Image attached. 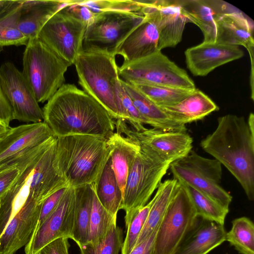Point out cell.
Here are the masks:
<instances>
[{
	"label": "cell",
	"mask_w": 254,
	"mask_h": 254,
	"mask_svg": "<svg viewBox=\"0 0 254 254\" xmlns=\"http://www.w3.org/2000/svg\"><path fill=\"white\" fill-rule=\"evenodd\" d=\"M216 43L243 46L254 61L253 24L242 12L235 8L221 14L216 20Z\"/></svg>",
	"instance_id": "21"
},
{
	"label": "cell",
	"mask_w": 254,
	"mask_h": 254,
	"mask_svg": "<svg viewBox=\"0 0 254 254\" xmlns=\"http://www.w3.org/2000/svg\"><path fill=\"white\" fill-rule=\"evenodd\" d=\"M0 87L12 111V120L37 123L44 122L43 110L20 71L10 62L0 66Z\"/></svg>",
	"instance_id": "12"
},
{
	"label": "cell",
	"mask_w": 254,
	"mask_h": 254,
	"mask_svg": "<svg viewBox=\"0 0 254 254\" xmlns=\"http://www.w3.org/2000/svg\"><path fill=\"white\" fill-rule=\"evenodd\" d=\"M182 13L189 22L196 24L201 30L204 41L215 42L216 21L221 14L234 9L231 5L221 0H178Z\"/></svg>",
	"instance_id": "20"
},
{
	"label": "cell",
	"mask_w": 254,
	"mask_h": 254,
	"mask_svg": "<svg viewBox=\"0 0 254 254\" xmlns=\"http://www.w3.org/2000/svg\"><path fill=\"white\" fill-rule=\"evenodd\" d=\"M144 18L141 11H108L97 14L86 27L83 50H100L116 56L121 44Z\"/></svg>",
	"instance_id": "10"
},
{
	"label": "cell",
	"mask_w": 254,
	"mask_h": 254,
	"mask_svg": "<svg viewBox=\"0 0 254 254\" xmlns=\"http://www.w3.org/2000/svg\"><path fill=\"white\" fill-rule=\"evenodd\" d=\"M183 185L187 190L198 217L224 225L228 209L198 190Z\"/></svg>",
	"instance_id": "35"
},
{
	"label": "cell",
	"mask_w": 254,
	"mask_h": 254,
	"mask_svg": "<svg viewBox=\"0 0 254 254\" xmlns=\"http://www.w3.org/2000/svg\"><path fill=\"white\" fill-rule=\"evenodd\" d=\"M57 137L53 165L58 175L73 188L94 183L110 157L107 138L85 134Z\"/></svg>",
	"instance_id": "3"
},
{
	"label": "cell",
	"mask_w": 254,
	"mask_h": 254,
	"mask_svg": "<svg viewBox=\"0 0 254 254\" xmlns=\"http://www.w3.org/2000/svg\"><path fill=\"white\" fill-rule=\"evenodd\" d=\"M115 92L121 120L128 124L132 129L141 131L146 127V121L140 115L131 98L123 87L120 78L116 82Z\"/></svg>",
	"instance_id": "36"
},
{
	"label": "cell",
	"mask_w": 254,
	"mask_h": 254,
	"mask_svg": "<svg viewBox=\"0 0 254 254\" xmlns=\"http://www.w3.org/2000/svg\"><path fill=\"white\" fill-rule=\"evenodd\" d=\"M115 121L116 132L147 146L171 163L187 156L192 150L193 140L187 132L165 131L153 128L136 131L124 121Z\"/></svg>",
	"instance_id": "14"
},
{
	"label": "cell",
	"mask_w": 254,
	"mask_h": 254,
	"mask_svg": "<svg viewBox=\"0 0 254 254\" xmlns=\"http://www.w3.org/2000/svg\"><path fill=\"white\" fill-rule=\"evenodd\" d=\"M116 56L97 50H83L74 65L83 91L99 103L114 120H121L115 92L120 78Z\"/></svg>",
	"instance_id": "4"
},
{
	"label": "cell",
	"mask_w": 254,
	"mask_h": 254,
	"mask_svg": "<svg viewBox=\"0 0 254 254\" xmlns=\"http://www.w3.org/2000/svg\"><path fill=\"white\" fill-rule=\"evenodd\" d=\"M44 122L56 137L72 134L109 138L115 121L96 100L72 84H64L43 109Z\"/></svg>",
	"instance_id": "1"
},
{
	"label": "cell",
	"mask_w": 254,
	"mask_h": 254,
	"mask_svg": "<svg viewBox=\"0 0 254 254\" xmlns=\"http://www.w3.org/2000/svg\"><path fill=\"white\" fill-rule=\"evenodd\" d=\"M37 153L31 154L15 164L20 169L17 179L0 198V237L9 222L29 201L42 203L45 199L44 190L34 174V160Z\"/></svg>",
	"instance_id": "13"
},
{
	"label": "cell",
	"mask_w": 254,
	"mask_h": 254,
	"mask_svg": "<svg viewBox=\"0 0 254 254\" xmlns=\"http://www.w3.org/2000/svg\"><path fill=\"white\" fill-rule=\"evenodd\" d=\"M117 216L111 214L102 206L93 191L89 234L87 244L94 247L102 243L110 231L117 225Z\"/></svg>",
	"instance_id": "32"
},
{
	"label": "cell",
	"mask_w": 254,
	"mask_h": 254,
	"mask_svg": "<svg viewBox=\"0 0 254 254\" xmlns=\"http://www.w3.org/2000/svg\"><path fill=\"white\" fill-rule=\"evenodd\" d=\"M157 232V231H155L142 242L136 244L129 254H154Z\"/></svg>",
	"instance_id": "44"
},
{
	"label": "cell",
	"mask_w": 254,
	"mask_h": 254,
	"mask_svg": "<svg viewBox=\"0 0 254 254\" xmlns=\"http://www.w3.org/2000/svg\"><path fill=\"white\" fill-rule=\"evenodd\" d=\"M68 239L61 238L44 247L39 254H69Z\"/></svg>",
	"instance_id": "43"
},
{
	"label": "cell",
	"mask_w": 254,
	"mask_h": 254,
	"mask_svg": "<svg viewBox=\"0 0 254 254\" xmlns=\"http://www.w3.org/2000/svg\"><path fill=\"white\" fill-rule=\"evenodd\" d=\"M141 11L144 18L128 35L117 49L116 55L127 64L149 56L160 49L159 31L156 25L151 0H143Z\"/></svg>",
	"instance_id": "16"
},
{
	"label": "cell",
	"mask_w": 254,
	"mask_h": 254,
	"mask_svg": "<svg viewBox=\"0 0 254 254\" xmlns=\"http://www.w3.org/2000/svg\"><path fill=\"white\" fill-rule=\"evenodd\" d=\"M177 183L178 181L173 179L166 180L159 184L155 195L151 200L150 208L136 244L157 231L174 195Z\"/></svg>",
	"instance_id": "30"
},
{
	"label": "cell",
	"mask_w": 254,
	"mask_h": 254,
	"mask_svg": "<svg viewBox=\"0 0 254 254\" xmlns=\"http://www.w3.org/2000/svg\"><path fill=\"white\" fill-rule=\"evenodd\" d=\"M156 25L159 31L160 49L173 47L182 39L188 20L178 0H152Z\"/></svg>",
	"instance_id": "22"
},
{
	"label": "cell",
	"mask_w": 254,
	"mask_h": 254,
	"mask_svg": "<svg viewBox=\"0 0 254 254\" xmlns=\"http://www.w3.org/2000/svg\"><path fill=\"white\" fill-rule=\"evenodd\" d=\"M12 0H0V13L4 9Z\"/></svg>",
	"instance_id": "46"
},
{
	"label": "cell",
	"mask_w": 254,
	"mask_h": 254,
	"mask_svg": "<svg viewBox=\"0 0 254 254\" xmlns=\"http://www.w3.org/2000/svg\"><path fill=\"white\" fill-rule=\"evenodd\" d=\"M202 148L224 165L239 182L248 198L254 199V131L244 117L218 119L215 130L200 142Z\"/></svg>",
	"instance_id": "2"
},
{
	"label": "cell",
	"mask_w": 254,
	"mask_h": 254,
	"mask_svg": "<svg viewBox=\"0 0 254 254\" xmlns=\"http://www.w3.org/2000/svg\"><path fill=\"white\" fill-rule=\"evenodd\" d=\"M74 0H21L18 27L28 39L37 37L49 19Z\"/></svg>",
	"instance_id": "24"
},
{
	"label": "cell",
	"mask_w": 254,
	"mask_h": 254,
	"mask_svg": "<svg viewBox=\"0 0 254 254\" xmlns=\"http://www.w3.org/2000/svg\"><path fill=\"white\" fill-rule=\"evenodd\" d=\"M107 142L113 170L123 196L128 174L140 144L118 132L108 138Z\"/></svg>",
	"instance_id": "26"
},
{
	"label": "cell",
	"mask_w": 254,
	"mask_h": 254,
	"mask_svg": "<svg viewBox=\"0 0 254 254\" xmlns=\"http://www.w3.org/2000/svg\"><path fill=\"white\" fill-rule=\"evenodd\" d=\"M120 80L134 106L146 121V125L152 127L153 128L165 131L187 132L185 125L171 120L160 107L155 105L135 87Z\"/></svg>",
	"instance_id": "27"
},
{
	"label": "cell",
	"mask_w": 254,
	"mask_h": 254,
	"mask_svg": "<svg viewBox=\"0 0 254 254\" xmlns=\"http://www.w3.org/2000/svg\"><path fill=\"white\" fill-rule=\"evenodd\" d=\"M160 108L171 120L184 125L201 120L219 110L207 95L196 88L179 102Z\"/></svg>",
	"instance_id": "25"
},
{
	"label": "cell",
	"mask_w": 254,
	"mask_h": 254,
	"mask_svg": "<svg viewBox=\"0 0 254 254\" xmlns=\"http://www.w3.org/2000/svg\"><path fill=\"white\" fill-rule=\"evenodd\" d=\"M25 46L22 73L38 103H44L64 84V74L71 65L37 37L29 39Z\"/></svg>",
	"instance_id": "5"
},
{
	"label": "cell",
	"mask_w": 254,
	"mask_h": 254,
	"mask_svg": "<svg viewBox=\"0 0 254 254\" xmlns=\"http://www.w3.org/2000/svg\"><path fill=\"white\" fill-rule=\"evenodd\" d=\"M120 78L127 83H143L194 89L195 86L186 71L167 57L157 52L119 67Z\"/></svg>",
	"instance_id": "8"
},
{
	"label": "cell",
	"mask_w": 254,
	"mask_h": 254,
	"mask_svg": "<svg viewBox=\"0 0 254 254\" xmlns=\"http://www.w3.org/2000/svg\"><path fill=\"white\" fill-rule=\"evenodd\" d=\"M12 120L11 108L0 87V123L9 127V123Z\"/></svg>",
	"instance_id": "45"
},
{
	"label": "cell",
	"mask_w": 254,
	"mask_h": 254,
	"mask_svg": "<svg viewBox=\"0 0 254 254\" xmlns=\"http://www.w3.org/2000/svg\"><path fill=\"white\" fill-rule=\"evenodd\" d=\"M151 205L150 200L145 206L134 211L125 222L127 232L122 248V254H129L135 246L146 220Z\"/></svg>",
	"instance_id": "37"
},
{
	"label": "cell",
	"mask_w": 254,
	"mask_h": 254,
	"mask_svg": "<svg viewBox=\"0 0 254 254\" xmlns=\"http://www.w3.org/2000/svg\"><path fill=\"white\" fill-rule=\"evenodd\" d=\"M139 144L140 148L129 171L123 195L122 209L126 212L125 222L134 211L147 204L172 163L147 146Z\"/></svg>",
	"instance_id": "6"
},
{
	"label": "cell",
	"mask_w": 254,
	"mask_h": 254,
	"mask_svg": "<svg viewBox=\"0 0 254 254\" xmlns=\"http://www.w3.org/2000/svg\"><path fill=\"white\" fill-rule=\"evenodd\" d=\"M55 136L44 122L10 127L0 140V165Z\"/></svg>",
	"instance_id": "18"
},
{
	"label": "cell",
	"mask_w": 254,
	"mask_h": 254,
	"mask_svg": "<svg viewBox=\"0 0 254 254\" xmlns=\"http://www.w3.org/2000/svg\"><path fill=\"white\" fill-rule=\"evenodd\" d=\"M79 3L96 14L108 11L139 12L144 6L142 0H80Z\"/></svg>",
	"instance_id": "38"
},
{
	"label": "cell",
	"mask_w": 254,
	"mask_h": 254,
	"mask_svg": "<svg viewBox=\"0 0 254 254\" xmlns=\"http://www.w3.org/2000/svg\"><path fill=\"white\" fill-rule=\"evenodd\" d=\"M68 188L67 187L59 190L43 201L34 232L56 208Z\"/></svg>",
	"instance_id": "40"
},
{
	"label": "cell",
	"mask_w": 254,
	"mask_h": 254,
	"mask_svg": "<svg viewBox=\"0 0 254 254\" xmlns=\"http://www.w3.org/2000/svg\"><path fill=\"white\" fill-rule=\"evenodd\" d=\"M159 107L174 105L189 95L194 89L148 84L130 83Z\"/></svg>",
	"instance_id": "34"
},
{
	"label": "cell",
	"mask_w": 254,
	"mask_h": 254,
	"mask_svg": "<svg viewBox=\"0 0 254 254\" xmlns=\"http://www.w3.org/2000/svg\"><path fill=\"white\" fill-rule=\"evenodd\" d=\"M20 173L19 168L11 165L0 171V198L10 188Z\"/></svg>",
	"instance_id": "41"
},
{
	"label": "cell",
	"mask_w": 254,
	"mask_h": 254,
	"mask_svg": "<svg viewBox=\"0 0 254 254\" xmlns=\"http://www.w3.org/2000/svg\"><path fill=\"white\" fill-rule=\"evenodd\" d=\"M21 0H12L0 13V52L9 46L27 44L28 39L18 27Z\"/></svg>",
	"instance_id": "31"
},
{
	"label": "cell",
	"mask_w": 254,
	"mask_h": 254,
	"mask_svg": "<svg viewBox=\"0 0 254 254\" xmlns=\"http://www.w3.org/2000/svg\"><path fill=\"white\" fill-rule=\"evenodd\" d=\"M80 0H74L67 5V10L72 15L86 24L87 26L93 21L96 14L87 7L79 4Z\"/></svg>",
	"instance_id": "42"
},
{
	"label": "cell",
	"mask_w": 254,
	"mask_h": 254,
	"mask_svg": "<svg viewBox=\"0 0 254 254\" xmlns=\"http://www.w3.org/2000/svg\"><path fill=\"white\" fill-rule=\"evenodd\" d=\"M10 127H7L0 123V140L7 132Z\"/></svg>",
	"instance_id": "47"
},
{
	"label": "cell",
	"mask_w": 254,
	"mask_h": 254,
	"mask_svg": "<svg viewBox=\"0 0 254 254\" xmlns=\"http://www.w3.org/2000/svg\"><path fill=\"white\" fill-rule=\"evenodd\" d=\"M123 243V229L117 225L98 245L86 244L80 248V254H119Z\"/></svg>",
	"instance_id": "39"
},
{
	"label": "cell",
	"mask_w": 254,
	"mask_h": 254,
	"mask_svg": "<svg viewBox=\"0 0 254 254\" xmlns=\"http://www.w3.org/2000/svg\"><path fill=\"white\" fill-rule=\"evenodd\" d=\"M197 218L187 190L178 182L174 195L157 230L154 254H174Z\"/></svg>",
	"instance_id": "9"
},
{
	"label": "cell",
	"mask_w": 254,
	"mask_h": 254,
	"mask_svg": "<svg viewBox=\"0 0 254 254\" xmlns=\"http://www.w3.org/2000/svg\"><path fill=\"white\" fill-rule=\"evenodd\" d=\"M42 203L32 200L9 222L0 237V254H14L25 246L36 228Z\"/></svg>",
	"instance_id": "19"
},
{
	"label": "cell",
	"mask_w": 254,
	"mask_h": 254,
	"mask_svg": "<svg viewBox=\"0 0 254 254\" xmlns=\"http://www.w3.org/2000/svg\"><path fill=\"white\" fill-rule=\"evenodd\" d=\"M226 241L241 254H254V225L251 219L243 216L232 222L226 232Z\"/></svg>",
	"instance_id": "33"
},
{
	"label": "cell",
	"mask_w": 254,
	"mask_h": 254,
	"mask_svg": "<svg viewBox=\"0 0 254 254\" xmlns=\"http://www.w3.org/2000/svg\"><path fill=\"white\" fill-rule=\"evenodd\" d=\"M188 68L195 76H204L216 67L243 57L238 46L203 42L185 52Z\"/></svg>",
	"instance_id": "17"
},
{
	"label": "cell",
	"mask_w": 254,
	"mask_h": 254,
	"mask_svg": "<svg viewBox=\"0 0 254 254\" xmlns=\"http://www.w3.org/2000/svg\"><path fill=\"white\" fill-rule=\"evenodd\" d=\"M74 202L72 240L79 248L88 243L93 191L91 185L74 188Z\"/></svg>",
	"instance_id": "28"
},
{
	"label": "cell",
	"mask_w": 254,
	"mask_h": 254,
	"mask_svg": "<svg viewBox=\"0 0 254 254\" xmlns=\"http://www.w3.org/2000/svg\"><path fill=\"white\" fill-rule=\"evenodd\" d=\"M66 6L49 19L37 37L60 58L72 65L83 50L87 25L70 13Z\"/></svg>",
	"instance_id": "11"
},
{
	"label": "cell",
	"mask_w": 254,
	"mask_h": 254,
	"mask_svg": "<svg viewBox=\"0 0 254 254\" xmlns=\"http://www.w3.org/2000/svg\"><path fill=\"white\" fill-rule=\"evenodd\" d=\"M74 202V190L69 187L57 206L25 246L26 254H39L44 247L59 238L72 239Z\"/></svg>",
	"instance_id": "15"
},
{
	"label": "cell",
	"mask_w": 254,
	"mask_h": 254,
	"mask_svg": "<svg viewBox=\"0 0 254 254\" xmlns=\"http://www.w3.org/2000/svg\"><path fill=\"white\" fill-rule=\"evenodd\" d=\"M174 179L209 196L229 209L232 196L220 186L221 163L215 159L202 157L191 150L184 157L170 166Z\"/></svg>",
	"instance_id": "7"
},
{
	"label": "cell",
	"mask_w": 254,
	"mask_h": 254,
	"mask_svg": "<svg viewBox=\"0 0 254 254\" xmlns=\"http://www.w3.org/2000/svg\"><path fill=\"white\" fill-rule=\"evenodd\" d=\"M98 201L111 214L117 216L122 209L123 196L113 170L111 158L100 176L90 185Z\"/></svg>",
	"instance_id": "29"
},
{
	"label": "cell",
	"mask_w": 254,
	"mask_h": 254,
	"mask_svg": "<svg viewBox=\"0 0 254 254\" xmlns=\"http://www.w3.org/2000/svg\"><path fill=\"white\" fill-rule=\"evenodd\" d=\"M224 225L198 217L174 254H207L226 241Z\"/></svg>",
	"instance_id": "23"
}]
</instances>
